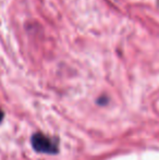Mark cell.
I'll return each mask as SVG.
<instances>
[{
	"instance_id": "cell-1",
	"label": "cell",
	"mask_w": 159,
	"mask_h": 160,
	"mask_svg": "<svg viewBox=\"0 0 159 160\" xmlns=\"http://www.w3.org/2000/svg\"><path fill=\"white\" fill-rule=\"evenodd\" d=\"M31 143L35 152H42V154L55 155L59 152L58 144L52 138L46 136L42 133H35L31 138Z\"/></svg>"
},
{
	"instance_id": "cell-2",
	"label": "cell",
	"mask_w": 159,
	"mask_h": 160,
	"mask_svg": "<svg viewBox=\"0 0 159 160\" xmlns=\"http://www.w3.org/2000/svg\"><path fill=\"white\" fill-rule=\"evenodd\" d=\"M3 116H4L3 111H2V110L0 109V122H1V121H2V119H3Z\"/></svg>"
}]
</instances>
